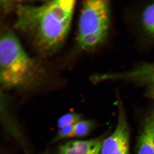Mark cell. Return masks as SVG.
<instances>
[{
    "mask_svg": "<svg viewBox=\"0 0 154 154\" xmlns=\"http://www.w3.org/2000/svg\"><path fill=\"white\" fill-rule=\"evenodd\" d=\"M147 96L154 100V88H149L147 93Z\"/></svg>",
    "mask_w": 154,
    "mask_h": 154,
    "instance_id": "cell-13",
    "label": "cell"
},
{
    "mask_svg": "<svg viewBox=\"0 0 154 154\" xmlns=\"http://www.w3.org/2000/svg\"><path fill=\"white\" fill-rule=\"evenodd\" d=\"M44 71L26 53L18 38L8 29L0 39V82L4 89H27L37 85Z\"/></svg>",
    "mask_w": 154,
    "mask_h": 154,
    "instance_id": "cell-2",
    "label": "cell"
},
{
    "mask_svg": "<svg viewBox=\"0 0 154 154\" xmlns=\"http://www.w3.org/2000/svg\"><path fill=\"white\" fill-rule=\"evenodd\" d=\"M137 154H154V107L144 119L138 139Z\"/></svg>",
    "mask_w": 154,
    "mask_h": 154,
    "instance_id": "cell-7",
    "label": "cell"
},
{
    "mask_svg": "<svg viewBox=\"0 0 154 154\" xmlns=\"http://www.w3.org/2000/svg\"><path fill=\"white\" fill-rule=\"evenodd\" d=\"M94 82L108 80H124L140 84L148 85L154 88V63H146L128 71L97 75L93 78Z\"/></svg>",
    "mask_w": 154,
    "mask_h": 154,
    "instance_id": "cell-5",
    "label": "cell"
},
{
    "mask_svg": "<svg viewBox=\"0 0 154 154\" xmlns=\"http://www.w3.org/2000/svg\"><path fill=\"white\" fill-rule=\"evenodd\" d=\"M81 116L79 113H68L62 116L58 119L57 126L60 129L69 125H73L81 120Z\"/></svg>",
    "mask_w": 154,
    "mask_h": 154,
    "instance_id": "cell-11",
    "label": "cell"
},
{
    "mask_svg": "<svg viewBox=\"0 0 154 154\" xmlns=\"http://www.w3.org/2000/svg\"><path fill=\"white\" fill-rule=\"evenodd\" d=\"M110 22V7L108 1H84L77 37L80 49L91 50L102 44L108 34Z\"/></svg>",
    "mask_w": 154,
    "mask_h": 154,
    "instance_id": "cell-3",
    "label": "cell"
},
{
    "mask_svg": "<svg viewBox=\"0 0 154 154\" xmlns=\"http://www.w3.org/2000/svg\"><path fill=\"white\" fill-rule=\"evenodd\" d=\"M142 23L146 32L154 37V3L149 5L144 10Z\"/></svg>",
    "mask_w": 154,
    "mask_h": 154,
    "instance_id": "cell-9",
    "label": "cell"
},
{
    "mask_svg": "<svg viewBox=\"0 0 154 154\" xmlns=\"http://www.w3.org/2000/svg\"><path fill=\"white\" fill-rule=\"evenodd\" d=\"M75 6L73 0L50 1L37 6L19 5L14 27L28 37L38 51L52 53L65 41Z\"/></svg>",
    "mask_w": 154,
    "mask_h": 154,
    "instance_id": "cell-1",
    "label": "cell"
},
{
    "mask_svg": "<svg viewBox=\"0 0 154 154\" xmlns=\"http://www.w3.org/2000/svg\"><path fill=\"white\" fill-rule=\"evenodd\" d=\"M74 125H69L60 129L53 139L52 143L56 142L66 138L72 137Z\"/></svg>",
    "mask_w": 154,
    "mask_h": 154,
    "instance_id": "cell-12",
    "label": "cell"
},
{
    "mask_svg": "<svg viewBox=\"0 0 154 154\" xmlns=\"http://www.w3.org/2000/svg\"><path fill=\"white\" fill-rule=\"evenodd\" d=\"M103 141L101 137L69 141L59 147L56 154H101Z\"/></svg>",
    "mask_w": 154,
    "mask_h": 154,
    "instance_id": "cell-6",
    "label": "cell"
},
{
    "mask_svg": "<svg viewBox=\"0 0 154 154\" xmlns=\"http://www.w3.org/2000/svg\"><path fill=\"white\" fill-rule=\"evenodd\" d=\"M129 126L125 110L119 106L118 121L115 130L102 143L101 154H130Z\"/></svg>",
    "mask_w": 154,
    "mask_h": 154,
    "instance_id": "cell-4",
    "label": "cell"
},
{
    "mask_svg": "<svg viewBox=\"0 0 154 154\" xmlns=\"http://www.w3.org/2000/svg\"><path fill=\"white\" fill-rule=\"evenodd\" d=\"M94 123L90 120L81 119L74 125L72 137H83L87 136L94 128Z\"/></svg>",
    "mask_w": 154,
    "mask_h": 154,
    "instance_id": "cell-10",
    "label": "cell"
},
{
    "mask_svg": "<svg viewBox=\"0 0 154 154\" xmlns=\"http://www.w3.org/2000/svg\"><path fill=\"white\" fill-rule=\"evenodd\" d=\"M1 100L3 101H1V117L3 126L7 132L17 140L22 146H25V140L20 127L11 113V110H9L5 96H3V99Z\"/></svg>",
    "mask_w": 154,
    "mask_h": 154,
    "instance_id": "cell-8",
    "label": "cell"
}]
</instances>
